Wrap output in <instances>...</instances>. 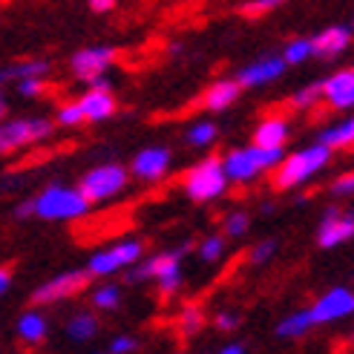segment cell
<instances>
[{
	"mask_svg": "<svg viewBox=\"0 0 354 354\" xmlns=\"http://www.w3.org/2000/svg\"><path fill=\"white\" fill-rule=\"evenodd\" d=\"M29 202H32V216L44 222H75L84 219L93 207V202L84 196L81 187H66V185H49Z\"/></svg>",
	"mask_w": 354,
	"mask_h": 354,
	"instance_id": "cell-1",
	"label": "cell"
},
{
	"mask_svg": "<svg viewBox=\"0 0 354 354\" xmlns=\"http://www.w3.org/2000/svg\"><path fill=\"white\" fill-rule=\"evenodd\" d=\"M331 158V147H326L323 141H317L311 147H303L291 156H282V162L274 167V187L277 190H291L308 182L311 176H317Z\"/></svg>",
	"mask_w": 354,
	"mask_h": 354,
	"instance_id": "cell-2",
	"label": "cell"
},
{
	"mask_svg": "<svg viewBox=\"0 0 354 354\" xmlns=\"http://www.w3.org/2000/svg\"><path fill=\"white\" fill-rule=\"evenodd\" d=\"M282 147H259V145H251V147H236V150H227L222 156V165H225V173L231 182H239V185H248L259 179L265 170H274L279 162H282Z\"/></svg>",
	"mask_w": 354,
	"mask_h": 354,
	"instance_id": "cell-3",
	"label": "cell"
},
{
	"mask_svg": "<svg viewBox=\"0 0 354 354\" xmlns=\"http://www.w3.org/2000/svg\"><path fill=\"white\" fill-rule=\"evenodd\" d=\"M227 182L231 179H227V173H225L222 158H216V156H207L182 173V190L187 193L190 202H199V205L219 199L227 190Z\"/></svg>",
	"mask_w": 354,
	"mask_h": 354,
	"instance_id": "cell-4",
	"label": "cell"
},
{
	"mask_svg": "<svg viewBox=\"0 0 354 354\" xmlns=\"http://www.w3.org/2000/svg\"><path fill=\"white\" fill-rule=\"evenodd\" d=\"M127 182H130V170L124 167V165L107 162V165H98V167H93V170H86L78 187H81L84 196L95 205V202H110V199H115L118 193L127 190Z\"/></svg>",
	"mask_w": 354,
	"mask_h": 354,
	"instance_id": "cell-5",
	"label": "cell"
},
{
	"mask_svg": "<svg viewBox=\"0 0 354 354\" xmlns=\"http://www.w3.org/2000/svg\"><path fill=\"white\" fill-rule=\"evenodd\" d=\"M145 257V242L141 239H118L115 245L104 248V251H95L86 262V274L93 279L98 277H110L115 271H127L133 262H138Z\"/></svg>",
	"mask_w": 354,
	"mask_h": 354,
	"instance_id": "cell-6",
	"label": "cell"
},
{
	"mask_svg": "<svg viewBox=\"0 0 354 354\" xmlns=\"http://www.w3.org/2000/svg\"><path fill=\"white\" fill-rule=\"evenodd\" d=\"M55 124L49 118H12L0 124V153H12L49 138Z\"/></svg>",
	"mask_w": 354,
	"mask_h": 354,
	"instance_id": "cell-7",
	"label": "cell"
},
{
	"mask_svg": "<svg viewBox=\"0 0 354 354\" xmlns=\"http://www.w3.org/2000/svg\"><path fill=\"white\" fill-rule=\"evenodd\" d=\"M93 277L84 271H64L58 277H52L46 279L44 286H38L32 291V303L35 306H49V303H61V299H69V297H75L86 288V282H90Z\"/></svg>",
	"mask_w": 354,
	"mask_h": 354,
	"instance_id": "cell-8",
	"label": "cell"
},
{
	"mask_svg": "<svg viewBox=\"0 0 354 354\" xmlns=\"http://www.w3.org/2000/svg\"><path fill=\"white\" fill-rule=\"evenodd\" d=\"M115 58H118L115 46H84L69 58V69H73L75 78L93 81V78L107 73V69L115 64Z\"/></svg>",
	"mask_w": 354,
	"mask_h": 354,
	"instance_id": "cell-9",
	"label": "cell"
},
{
	"mask_svg": "<svg viewBox=\"0 0 354 354\" xmlns=\"http://www.w3.org/2000/svg\"><path fill=\"white\" fill-rule=\"evenodd\" d=\"M308 314H311V323H314V326L343 320V317L354 314V291H348V288H343V286L331 288V291H326V294L308 308Z\"/></svg>",
	"mask_w": 354,
	"mask_h": 354,
	"instance_id": "cell-10",
	"label": "cell"
},
{
	"mask_svg": "<svg viewBox=\"0 0 354 354\" xmlns=\"http://www.w3.org/2000/svg\"><path fill=\"white\" fill-rule=\"evenodd\" d=\"M170 162H173V153L167 147H145V150L136 153L130 173L141 182H158L167 176Z\"/></svg>",
	"mask_w": 354,
	"mask_h": 354,
	"instance_id": "cell-11",
	"label": "cell"
},
{
	"mask_svg": "<svg viewBox=\"0 0 354 354\" xmlns=\"http://www.w3.org/2000/svg\"><path fill=\"white\" fill-rule=\"evenodd\" d=\"M182 251H165V254H156L153 259V279L162 297H173L176 291L182 288Z\"/></svg>",
	"mask_w": 354,
	"mask_h": 354,
	"instance_id": "cell-12",
	"label": "cell"
},
{
	"mask_svg": "<svg viewBox=\"0 0 354 354\" xmlns=\"http://www.w3.org/2000/svg\"><path fill=\"white\" fill-rule=\"evenodd\" d=\"M354 236V214H340L337 207H328L323 214L320 231H317V242L320 248H337Z\"/></svg>",
	"mask_w": 354,
	"mask_h": 354,
	"instance_id": "cell-13",
	"label": "cell"
},
{
	"mask_svg": "<svg viewBox=\"0 0 354 354\" xmlns=\"http://www.w3.org/2000/svg\"><path fill=\"white\" fill-rule=\"evenodd\" d=\"M286 58L282 55H268V58H259L254 64H248L242 66L239 73H236V81L242 86H265V84H271L277 81L282 73H286Z\"/></svg>",
	"mask_w": 354,
	"mask_h": 354,
	"instance_id": "cell-14",
	"label": "cell"
},
{
	"mask_svg": "<svg viewBox=\"0 0 354 354\" xmlns=\"http://www.w3.org/2000/svg\"><path fill=\"white\" fill-rule=\"evenodd\" d=\"M78 104L84 110V121H93V124L107 121L118 110V101L107 86H86V93L78 98Z\"/></svg>",
	"mask_w": 354,
	"mask_h": 354,
	"instance_id": "cell-15",
	"label": "cell"
},
{
	"mask_svg": "<svg viewBox=\"0 0 354 354\" xmlns=\"http://www.w3.org/2000/svg\"><path fill=\"white\" fill-rule=\"evenodd\" d=\"M320 86H323V98L328 101V107H334V110H351L354 107V69L334 73Z\"/></svg>",
	"mask_w": 354,
	"mask_h": 354,
	"instance_id": "cell-16",
	"label": "cell"
},
{
	"mask_svg": "<svg viewBox=\"0 0 354 354\" xmlns=\"http://www.w3.org/2000/svg\"><path fill=\"white\" fill-rule=\"evenodd\" d=\"M239 93H242V84L236 78H219V81H214L202 93L199 104L205 110H210V113H222V110H227L239 98Z\"/></svg>",
	"mask_w": 354,
	"mask_h": 354,
	"instance_id": "cell-17",
	"label": "cell"
},
{
	"mask_svg": "<svg viewBox=\"0 0 354 354\" xmlns=\"http://www.w3.org/2000/svg\"><path fill=\"white\" fill-rule=\"evenodd\" d=\"M351 44V29L346 26H326L320 35L311 38V49L317 58H337Z\"/></svg>",
	"mask_w": 354,
	"mask_h": 354,
	"instance_id": "cell-18",
	"label": "cell"
},
{
	"mask_svg": "<svg viewBox=\"0 0 354 354\" xmlns=\"http://www.w3.org/2000/svg\"><path fill=\"white\" fill-rule=\"evenodd\" d=\"M288 121L282 118V115H268V118H262L257 124V130H254V145L259 147H282L288 141Z\"/></svg>",
	"mask_w": 354,
	"mask_h": 354,
	"instance_id": "cell-19",
	"label": "cell"
},
{
	"mask_svg": "<svg viewBox=\"0 0 354 354\" xmlns=\"http://www.w3.org/2000/svg\"><path fill=\"white\" fill-rule=\"evenodd\" d=\"M49 334V320L41 311H24L21 320H17V340L24 346H41Z\"/></svg>",
	"mask_w": 354,
	"mask_h": 354,
	"instance_id": "cell-20",
	"label": "cell"
},
{
	"mask_svg": "<svg viewBox=\"0 0 354 354\" xmlns=\"http://www.w3.org/2000/svg\"><path fill=\"white\" fill-rule=\"evenodd\" d=\"M98 334V317L93 311H78L69 317L66 323V337L73 343H90Z\"/></svg>",
	"mask_w": 354,
	"mask_h": 354,
	"instance_id": "cell-21",
	"label": "cell"
},
{
	"mask_svg": "<svg viewBox=\"0 0 354 354\" xmlns=\"http://www.w3.org/2000/svg\"><path fill=\"white\" fill-rule=\"evenodd\" d=\"M320 141L331 150H346V147H354V115L340 121L337 127H328L320 133Z\"/></svg>",
	"mask_w": 354,
	"mask_h": 354,
	"instance_id": "cell-22",
	"label": "cell"
},
{
	"mask_svg": "<svg viewBox=\"0 0 354 354\" xmlns=\"http://www.w3.org/2000/svg\"><path fill=\"white\" fill-rule=\"evenodd\" d=\"M311 328H314V323H311V314L306 308V311L288 314L286 320L277 326V334H279V337H286V340H297V337H303V334H308Z\"/></svg>",
	"mask_w": 354,
	"mask_h": 354,
	"instance_id": "cell-23",
	"label": "cell"
},
{
	"mask_svg": "<svg viewBox=\"0 0 354 354\" xmlns=\"http://www.w3.org/2000/svg\"><path fill=\"white\" fill-rule=\"evenodd\" d=\"M90 303L95 306V311H113L121 306V288L113 286V282H104V286H98L90 297Z\"/></svg>",
	"mask_w": 354,
	"mask_h": 354,
	"instance_id": "cell-24",
	"label": "cell"
},
{
	"mask_svg": "<svg viewBox=\"0 0 354 354\" xmlns=\"http://www.w3.org/2000/svg\"><path fill=\"white\" fill-rule=\"evenodd\" d=\"M216 136H219V130L214 121H196V124H190V130H187V141L193 147H210L216 141Z\"/></svg>",
	"mask_w": 354,
	"mask_h": 354,
	"instance_id": "cell-25",
	"label": "cell"
},
{
	"mask_svg": "<svg viewBox=\"0 0 354 354\" xmlns=\"http://www.w3.org/2000/svg\"><path fill=\"white\" fill-rule=\"evenodd\" d=\"M202 326H205V311L199 306L187 303L182 308V314H179V331L185 334V337H193V334H196Z\"/></svg>",
	"mask_w": 354,
	"mask_h": 354,
	"instance_id": "cell-26",
	"label": "cell"
},
{
	"mask_svg": "<svg viewBox=\"0 0 354 354\" xmlns=\"http://www.w3.org/2000/svg\"><path fill=\"white\" fill-rule=\"evenodd\" d=\"M314 55V49H311V41L308 38H297V41H291L286 49H282V58H286V64H303V61H308Z\"/></svg>",
	"mask_w": 354,
	"mask_h": 354,
	"instance_id": "cell-27",
	"label": "cell"
},
{
	"mask_svg": "<svg viewBox=\"0 0 354 354\" xmlns=\"http://www.w3.org/2000/svg\"><path fill=\"white\" fill-rule=\"evenodd\" d=\"M199 259L202 262H219L222 257H225V239L222 236H216V234H210V236H205L202 242H199Z\"/></svg>",
	"mask_w": 354,
	"mask_h": 354,
	"instance_id": "cell-28",
	"label": "cell"
},
{
	"mask_svg": "<svg viewBox=\"0 0 354 354\" xmlns=\"http://www.w3.org/2000/svg\"><path fill=\"white\" fill-rule=\"evenodd\" d=\"M49 73V61L44 58H29L9 66V78H26V75H46Z\"/></svg>",
	"mask_w": 354,
	"mask_h": 354,
	"instance_id": "cell-29",
	"label": "cell"
},
{
	"mask_svg": "<svg viewBox=\"0 0 354 354\" xmlns=\"http://www.w3.org/2000/svg\"><path fill=\"white\" fill-rule=\"evenodd\" d=\"M323 98V86L320 84H308V86H303L297 95H291V107L294 110H311L317 101Z\"/></svg>",
	"mask_w": 354,
	"mask_h": 354,
	"instance_id": "cell-30",
	"label": "cell"
},
{
	"mask_svg": "<svg viewBox=\"0 0 354 354\" xmlns=\"http://www.w3.org/2000/svg\"><path fill=\"white\" fill-rule=\"evenodd\" d=\"M222 227H225V234L234 236V239H236V236H245L248 227H251V216H248L245 210H234V214L225 216V225H222Z\"/></svg>",
	"mask_w": 354,
	"mask_h": 354,
	"instance_id": "cell-31",
	"label": "cell"
},
{
	"mask_svg": "<svg viewBox=\"0 0 354 354\" xmlns=\"http://www.w3.org/2000/svg\"><path fill=\"white\" fill-rule=\"evenodd\" d=\"M55 121L61 124V127H78V124H84V110H81V104L73 101V104H64V107L58 110Z\"/></svg>",
	"mask_w": 354,
	"mask_h": 354,
	"instance_id": "cell-32",
	"label": "cell"
},
{
	"mask_svg": "<svg viewBox=\"0 0 354 354\" xmlns=\"http://www.w3.org/2000/svg\"><path fill=\"white\" fill-rule=\"evenodd\" d=\"M46 90V81L44 75H26V78H17V93L26 95V98H38Z\"/></svg>",
	"mask_w": 354,
	"mask_h": 354,
	"instance_id": "cell-33",
	"label": "cell"
},
{
	"mask_svg": "<svg viewBox=\"0 0 354 354\" xmlns=\"http://www.w3.org/2000/svg\"><path fill=\"white\" fill-rule=\"evenodd\" d=\"M274 251H277V242H274V239H262V242H257V245L251 248L248 259H251L254 265H265V262L274 257Z\"/></svg>",
	"mask_w": 354,
	"mask_h": 354,
	"instance_id": "cell-34",
	"label": "cell"
},
{
	"mask_svg": "<svg viewBox=\"0 0 354 354\" xmlns=\"http://www.w3.org/2000/svg\"><path fill=\"white\" fill-rule=\"evenodd\" d=\"M279 3H286V0H248V3H242L239 9H242V15H251V17H259V15H265V12H271V9H277Z\"/></svg>",
	"mask_w": 354,
	"mask_h": 354,
	"instance_id": "cell-35",
	"label": "cell"
},
{
	"mask_svg": "<svg viewBox=\"0 0 354 354\" xmlns=\"http://www.w3.org/2000/svg\"><path fill=\"white\" fill-rule=\"evenodd\" d=\"M136 337H130V334H118V337H113L110 340V346H107V351L110 354H130V351H136Z\"/></svg>",
	"mask_w": 354,
	"mask_h": 354,
	"instance_id": "cell-36",
	"label": "cell"
},
{
	"mask_svg": "<svg viewBox=\"0 0 354 354\" xmlns=\"http://www.w3.org/2000/svg\"><path fill=\"white\" fill-rule=\"evenodd\" d=\"M214 326H216L219 331H234V328L239 326V317H236L234 311H219V314L214 317Z\"/></svg>",
	"mask_w": 354,
	"mask_h": 354,
	"instance_id": "cell-37",
	"label": "cell"
},
{
	"mask_svg": "<svg viewBox=\"0 0 354 354\" xmlns=\"http://www.w3.org/2000/svg\"><path fill=\"white\" fill-rule=\"evenodd\" d=\"M331 193H337V196H351L354 193V173L340 176V179L331 185Z\"/></svg>",
	"mask_w": 354,
	"mask_h": 354,
	"instance_id": "cell-38",
	"label": "cell"
},
{
	"mask_svg": "<svg viewBox=\"0 0 354 354\" xmlns=\"http://www.w3.org/2000/svg\"><path fill=\"white\" fill-rule=\"evenodd\" d=\"M86 3H90V9L95 15H107V12H113L118 6V0H86Z\"/></svg>",
	"mask_w": 354,
	"mask_h": 354,
	"instance_id": "cell-39",
	"label": "cell"
},
{
	"mask_svg": "<svg viewBox=\"0 0 354 354\" xmlns=\"http://www.w3.org/2000/svg\"><path fill=\"white\" fill-rule=\"evenodd\" d=\"M9 286H12V271L0 265V297H3V294L9 291Z\"/></svg>",
	"mask_w": 354,
	"mask_h": 354,
	"instance_id": "cell-40",
	"label": "cell"
},
{
	"mask_svg": "<svg viewBox=\"0 0 354 354\" xmlns=\"http://www.w3.org/2000/svg\"><path fill=\"white\" fill-rule=\"evenodd\" d=\"M219 351H222V354H242L245 346H242V343H227V346H222Z\"/></svg>",
	"mask_w": 354,
	"mask_h": 354,
	"instance_id": "cell-41",
	"label": "cell"
},
{
	"mask_svg": "<svg viewBox=\"0 0 354 354\" xmlns=\"http://www.w3.org/2000/svg\"><path fill=\"white\" fill-rule=\"evenodd\" d=\"M15 214H17V219H26V216H32V202H24L21 207L15 210Z\"/></svg>",
	"mask_w": 354,
	"mask_h": 354,
	"instance_id": "cell-42",
	"label": "cell"
},
{
	"mask_svg": "<svg viewBox=\"0 0 354 354\" xmlns=\"http://www.w3.org/2000/svg\"><path fill=\"white\" fill-rule=\"evenodd\" d=\"M6 113H9V101L3 93H0V118H6Z\"/></svg>",
	"mask_w": 354,
	"mask_h": 354,
	"instance_id": "cell-43",
	"label": "cell"
},
{
	"mask_svg": "<svg viewBox=\"0 0 354 354\" xmlns=\"http://www.w3.org/2000/svg\"><path fill=\"white\" fill-rule=\"evenodd\" d=\"M9 81V69H0V86H3Z\"/></svg>",
	"mask_w": 354,
	"mask_h": 354,
	"instance_id": "cell-44",
	"label": "cell"
},
{
	"mask_svg": "<svg viewBox=\"0 0 354 354\" xmlns=\"http://www.w3.org/2000/svg\"><path fill=\"white\" fill-rule=\"evenodd\" d=\"M351 29H354V24H351Z\"/></svg>",
	"mask_w": 354,
	"mask_h": 354,
	"instance_id": "cell-45",
	"label": "cell"
}]
</instances>
